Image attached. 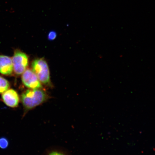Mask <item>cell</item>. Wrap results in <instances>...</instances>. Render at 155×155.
Returning <instances> with one entry per match:
<instances>
[{
  "label": "cell",
  "mask_w": 155,
  "mask_h": 155,
  "mask_svg": "<svg viewBox=\"0 0 155 155\" xmlns=\"http://www.w3.org/2000/svg\"><path fill=\"white\" fill-rule=\"evenodd\" d=\"M21 97L25 111L27 112L46 102L48 96L42 88L30 89L23 92Z\"/></svg>",
  "instance_id": "1"
},
{
  "label": "cell",
  "mask_w": 155,
  "mask_h": 155,
  "mask_svg": "<svg viewBox=\"0 0 155 155\" xmlns=\"http://www.w3.org/2000/svg\"><path fill=\"white\" fill-rule=\"evenodd\" d=\"M32 71L35 74L41 83L51 87L50 73L47 62L43 58L35 59L32 63Z\"/></svg>",
  "instance_id": "2"
},
{
  "label": "cell",
  "mask_w": 155,
  "mask_h": 155,
  "mask_svg": "<svg viewBox=\"0 0 155 155\" xmlns=\"http://www.w3.org/2000/svg\"><path fill=\"white\" fill-rule=\"evenodd\" d=\"M12 61L13 71L17 75L22 74L28 67V57L26 54L20 50H15L12 58Z\"/></svg>",
  "instance_id": "3"
},
{
  "label": "cell",
  "mask_w": 155,
  "mask_h": 155,
  "mask_svg": "<svg viewBox=\"0 0 155 155\" xmlns=\"http://www.w3.org/2000/svg\"><path fill=\"white\" fill-rule=\"evenodd\" d=\"M22 82L25 86L30 89L42 88L41 83L34 71L30 69H26L22 75Z\"/></svg>",
  "instance_id": "4"
},
{
  "label": "cell",
  "mask_w": 155,
  "mask_h": 155,
  "mask_svg": "<svg viewBox=\"0 0 155 155\" xmlns=\"http://www.w3.org/2000/svg\"><path fill=\"white\" fill-rule=\"evenodd\" d=\"M2 98L6 105L11 108L17 107L20 101L18 93L12 89H8L3 93Z\"/></svg>",
  "instance_id": "5"
},
{
  "label": "cell",
  "mask_w": 155,
  "mask_h": 155,
  "mask_svg": "<svg viewBox=\"0 0 155 155\" xmlns=\"http://www.w3.org/2000/svg\"><path fill=\"white\" fill-rule=\"evenodd\" d=\"M13 71L12 59L8 56L0 55V73L9 76L12 74Z\"/></svg>",
  "instance_id": "6"
},
{
  "label": "cell",
  "mask_w": 155,
  "mask_h": 155,
  "mask_svg": "<svg viewBox=\"0 0 155 155\" xmlns=\"http://www.w3.org/2000/svg\"><path fill=\"white\" fill-rule=\"evenodd\" d=\"M10 87V84L6 79L0 76V94H2Z\"/></svg>",
  "instance_id": "7"
},
{
  "label": "cell",
  "mask_w": 155,
  "mask_h": 155,
  "mask_svg": "<svg viewBox=\"0 0 155 155\" xmlns=\"http://www.w3.org/2000/svg\"><path fill=\"white\" fill-rule=\"evenodd\" d=\"M8 145L9 141L5 137L0 138V148L2 149H6Z\"/></svg>",
  "instance_id": "8"
},
{
  "label": "cell",
  "mask_w": 155,
  "mask_h": 155,
  "mask_svg": "<svg viewBox=\"0 0 155 155\" xmlns=\"http://www.w3.org/2000/svg\"><path fill=\"white\" fill-rule=\"evenodd\" d=\"M57 36V33L55 31H51L48 33V39L50 41L55 40Z\"/></svg>",
  "instance_id": "9"
},
{
  "label": "cell",
  "mask_w": 155,
  "mask_h": 155,
  "mask_svg": "<svg viewBox=\"0 0 155 155\" xmlns=\"http://www.w3.org/2000/svg\"><path fill=\"white\" fill-rule=\"evenodd\" d=\"M48 155H64L62 153L58 152H53L48 154Z\"/></svg>",
  "instance_id": "10"
}]
</instances>
